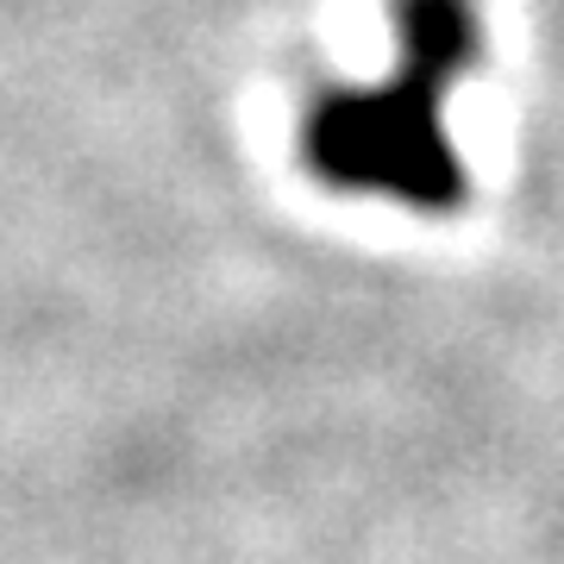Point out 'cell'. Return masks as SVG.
Returning <instances> with one entry per match:
<instances>
[{
	"instance_id": "6da1fadb",
	"label": "cell",
	"mask_w": 564,
	"mask_h": 564,
	"mask_svg": "<svg viewBox=\"0 0 564 564\" xmlns=\"http://www.w3.org/2000/svg\"><path fill=\"white\" fill-rule=\"evenodd\" d=\"M477 57L470 0H402V63L383 88L326 95L307 113V163L321 182L370 188L414 207H452L464 170L445 144V82Z\"/></svg>"
}]
</instances>
